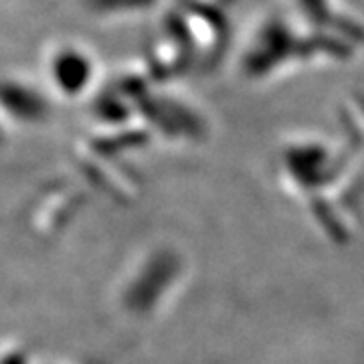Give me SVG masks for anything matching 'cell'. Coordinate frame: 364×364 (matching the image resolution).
<instances>
[{"instance_id":"2","label":"cell","mask_w":364,"mask_h":364,"mask_svg":"<svg viewBox=\"0 0 364 364\" xmlns=\"http://www.w3.org/2000/svg\"><path fill=\"white\" fill-rule=\"evenodd\" d=\"M156 0H122V13H146L150 4H154ZM85 6L87 11L97 14H107L112 13V9L116 6V0H85Z\"/></svg>"},{"instance_id":"1","label":"cell","mask_w":364,"mask_h":364,"mask_svg":"<svg viewBox=\"0 0 364 364\" xmlns=\"http://www.w3.org/2000/svg\"><path fill=\"white\" fill-rule=\"evenodd\" d=\"M47 73L55 90L65 97H79L95 75V63L83 47L63 43L47 55Z\"/></svg>"}]
</instances>
